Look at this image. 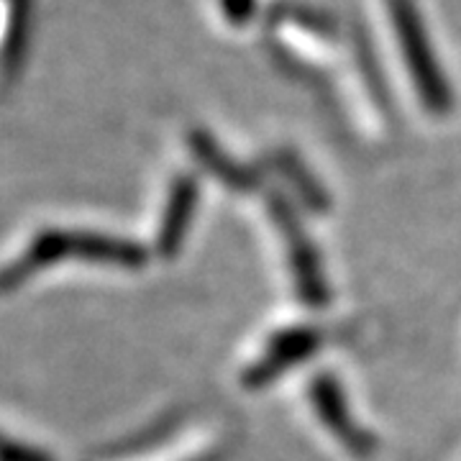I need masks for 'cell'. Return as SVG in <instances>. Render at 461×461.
Wrapping results in <instances>:
<instances>
[{"label":"cell","instance_id":"cell-1","mask_svg":"<svg viewBox=\"0 0 461 461\" xmlns=\"http://www.w3.org/2000/svg\"><path fill=\"white\" fill-rule=\"evenodd\" d=\"M387 11H390L393 32L397 36V47L402 51L405 67L411 72L412 85L423 100V105L430 113H448L454 95H451L444 69L436 59V51L430 47V36L415 0H387Z\"/></svg>","mask_w":461,"mask_h":461},{"label":"cell","instance_id":"cell-2","mask_svg":"<svg viewBox=\"0 0 461 461\" xmlns=\"http://www.w3.org/2000/svg\"><path fill=\"white\" fill-rule=\"evenodd\" d=\"M0 461H54L41 448L21 444L16 438H8L0 433Z\"/></svg>","mask_w":461,"mask_h":461},{"label":"cell","instance_id":"cell-3","mask_svg":"<svg viewBox=\"0 0 461 461\" xmlns=\"http://www.w3.org/2000/svg\"><path fill=\"white\" fill-rule=\"evenodd\" d=\"M221 11H223V18L230 26L241 29L257 16V0H221Z\"/></svg>","mask_w":461,"mask_h":461}]
</instances>
